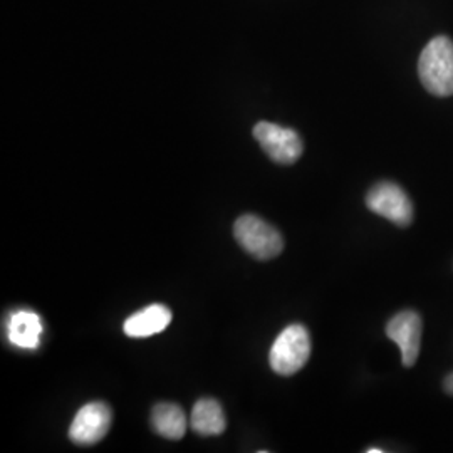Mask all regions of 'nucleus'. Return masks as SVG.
<instances>
[{
    "label": "nucleus",
    "instance_id": "obj_1",
    "mask_svg": "<svg viewBox=\"0 0 453 453\" xmlns=\"http://www.w3.org/2000/svg\"><path fill=\"white\" fill-rule=\"evenodd\" d=\"M418 76L423 88L438 97L453 95V41L447 35L434 37L421 50Z\"/></svg>",
    "mask_w": 453,
    "mask_h": 453
},
{
    "label": "nucleus",
    "instance_id": "obj_2",
    "mask_svg": "<svg viewBox=\"0 0 453 453\" xmlns=\"http://www.w3.org/2000/svg\"><path fill=\"white\" fill-rule=\"evenodd\" d=\"M311 357V336L303 324L288 326L274 341L269 363L280 376H291L304 368Z\"/></svg>",
    "mask_w": 453,
    "mask_h": 453
},
{
    "label": "nucleus",
    "instance_id": "obj_3",
    "mask_svg": "<svg viewBox=\"0 0 453 453\" xmlns=\"http://www.w3.org/2000/svg\"><path fill=\"white\" fill-rule=\"evenodd\" d=\"M234 235L243 250L254 259H274L284 249V239L279 230L256 215H242L237 219Z\"/></svg>",
    "mask_w": 453,
    "mask_h": 453
},
{
    "label": "nucleus",
    "instance_id": "obj_4",
    "mask_svg": "<svg viewBox=\"0 0 453 453\" xmlns=\"http://www.w3.org/2000/svg\"><path fill=\"white\" fill-rule=\"evenodd\" d=\"M254 138L273 162L292 165L297 162L304 151V143L297 131L282 128L269 121H260L254 127Z\"/></svg>",
    "mask_w": 453,
    "mask_h": 453
},
{
    "label": "nucleus",
    "instance_id": "obj_5",
    "mask_svg": "<svg viewBox=\"0 0 453 453\" xmlns=\"http://www.w3.org/2000/svg\"><path fill=\"white\" fill-rule=\"evenodd\" d=\"M366 207L395 226H408L413 222V203L410 196L402 187L391 181H381L372 187L366 195Z\"/></svg>",
    "mask_w": 453,
    "mask_h": 453
},
{
    "label": "nucleus",
    "instance_id": "obj_6",
    "mask_svg": "<svg viewBox=\"0 0 453 453\" xmlns=\"http://www.w3.org/2000/svg\"><path fill=\"white\" fill-rule=\"evenodd\" d=\"M113 421L111 408L103 402L82 406L69 426V438L80 447H93L110 432Z\"/></svg>",
    "mask_w": 453,
    "mask_h": 453
},
{
    "label": "nucleus",
    "instance_id": "obj_7",
    "mask_svg": "<svg viewBox=\"0 0 453 453\" xmlns=\"http://www.w3.org/2000/svg\"><path fill=\"white\" fill-rule=\"evenodd\" d=\"M421 331H423V323H421L420 314L415 311L398 312L395 318H391V321L387 326V334L389 340L398 344L402 351V361L406 368H411L418 359Z\"/></svg>",
    "mask_w": 453,
    "mask_h": 453
},
{
    "label": "nucleus",
    "instance_id": "obj_8",
    "mask_svg": "<svg viewBox=\"0 0 453 453\" xmlns=\"http://www.w3.org/2000/svg\"><path fill=\"white\" fill-rule=\"evenodd\" d=\"M170 323H172V311L163 304H151L130 316L125 321L123 329L127 336L140 340V338H148L162 333Z\"/></svg>",
    "mask_w": 453,
    "mask_h": 453
},
{
    "label": "nucleus",
    "instance_id": "obj_9",
    "mask_svg": "<svg viewBox=\"0 0 453 453\" xmlns=\"http://www.w3.org/2000/svg\"><path fill=\"white\" fill-rule=\"evenodd\" d=\"M226 413L222 405L213 398H202L195 403L190 426L202 437H215L226 430Z\"/></svg>",
    "mask_w": 453,
    "mask_h": 453
},
{
    "label": "nucleus",
    "instance_id": "obj_10",
    "mask_svg": "<svg viewBox=\"0 0 453 453\" xmlns=\"http://www.w3.org/2000/svg\"><path fill=\"white\" fill-rule=\"evenodd\" d=\"M151 426L163 438L180 440L185 437L188 420L185 411L175 403H158L151 410Z\"/></svg>",
    "mask_w": 453,
    "mask_h": 453
},
{
    "label": "nucleus",
    "instance_id": "obj_11",
    "mask_svg": "<svg viewBox=\"0 0 453 453\" xmlns=\"http://www.w3.org/2000/svg\"><path fill=\"white\" fill-rule=\"evenodd\" d=\"M42 333V324L35 312L19 311L9 321V340L24 349H35Z\"/></svg>",
    "mask_w": 453,
    "mask_h": 453
},
{
    "label": "nucleus",
    "instance_id": "obj_12",
    "mask_svg": "<svg viewBox=\"0 0 453 453\" xmlns=\"http://www.w3.org/2000/svg\"><path fill=\"white\" fill-rule=\"evenodd\" d=\"M443 388L447 391V395L453 396V372L445 378V381H443Z\"/></svg>",
    "mask_w": 453,
    "mask_h": 453
},
{
    "label": "nucleus",
    "instance_id": "obj_13",
    "mask_svg": "<svg viewBox=\"0 0 453 453\" xmlns=\"http://www.w3.org/2000/svg\"><path fill=\"white\" fill-rule=\"evenodd\" d=\"M368 453H383V450H380V449H368L366 450Z\"/></svg>",
    "mask_w": 453,
    "mask_h": 453
}]
</instances>
